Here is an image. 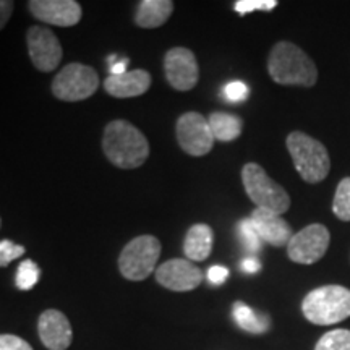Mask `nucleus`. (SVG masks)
Masks as SVG:
<instances>
[{
    "label": "nucleus",
    "mask_w": 350,
    "mask_h": 350,
    "mask_svg": "<svg viewBox=\"0 0 350 350\" xmlns=\"http://www.w3.org/2000/svg\"><path fill=\"white\" fill-rule=\"evenodd\" d=\"M0 350H33V347L15 334H0Z\"/></svg>",
    "instance_id": "nucleus-28"
},
{
    "label": "nucleus",
    "mask_w": 350,
    "mask_h": 350,
    "mask_svg": "<svg viewBox=\"0 0 350 350\" xmlns=\"http://www.w3.org/2000/svg\"><path fill=\"white\" fill-rule=\"evenodd\" d=\"M163 245L154 235H139L125 245L119 256V271L133 282L144 281L154 271Z\"/></svg>",
    "instance_id": "nucleus-6"
},
{
    "label": "nucleus",
    "mask_w": 350,
    "mask_h": 350,
    "mask_svg": "<svg viewBox=\"0 0 350 350\" xmlns=\"http://www.w3.org/2000/svg\"><path fill=\"white\" fill-rule=\"evenodd\" d=\"M278 7L275 0H237L234 3V10L240 13V15H247L252 12H271Z\"/></svg>",
    "instance_id": "nucleus-26"
},
{
    "label": "nucleus",
    "mask_w": 350,
    "mask_h": 350,
    "mask_svg": "<svg viewBox=\"0 0 350 350\" xmlns=\"http://www.w3.org/2000/svg\"><path fill=\"white\" fill-rule=\"evenodd\" d=\"M242 182L248 198L256 208L268 209L275 214L287 213L291 208V196L284 187L275 183L266 170L256 163H248L242 169Z\"/></svg>",
    "instance_id": "nucleus-5"
},
{
    "label": "nucleus",
    "mask_w": 350,
    "mask_h": 350,
    "mask_svg": "<svg viewBox=\"0 0 350 350\" xmlns=\"http://www.w3.org/2000/svg\"><path fill=\"white\" fill-rule=\"evenodd\" d=\"M250 219L262 242L273 247H284V245L287 247L291 239L294 237V230L286 219L268 209L255 208Z\"/></svg>",
    "instance_id": "nucleus-15"
},
{
    "label": "nucleus",
    "mask_w": 350,
    "mask_h": 350,
    "mask_svg": "<svg viewBox=\"0 0 350 350\" xmlns=\"http://www.w3.org/2000/svg\"><path fill=\"white\" fill-rule=\"evenodd\" d=\"M294 167L306 183H319L331 169L329 152L326 146L304 131H292L286 139Z\"/></svg>",
    "instance_id": "nucleus-4"
},
{
    "label": "nucleus",
    "mask_w": 350,
    "mask_h": 350,
    "mask_svg": "<svg viewBox=\"0 0 350 350\" xmlns=\"http://www.w3.org/2000/svg\"><path fill=\"white\" fill-rule=\"evenodd\" d=\"M332 213L344 222H350V177H345L336 188Z\"/></svg>",
    "instance_id": "nucleus-21"
},
{
    "label": "nucleus",
    "mask_w": 350,
    "mask_h": 350,
    "mask_svg": "<svg viewBox=\"0 0 350 350\" xmlns=\"http://www.w3.org/2000/svg\"><path fill=\"white\" fill-rule=\"evenodd\" d=\"M164 73L174 90L190 91L200 80L198 60L187 47H172L165 52Z\"/></svg>",
    "instance_id": "nucleus-11"
},
{
    "label": "nucleus",
    "mask_w": 350,
    "mask_h": 350,
    "mask_svg": "<svg viewBox=\"0 0 350 350\" xmlns=\"http://www.w3.org/2000/svg\"><path fill=\"white\" fill-rule=\"evenodd\" d=\"M229 274H230L229 269H227L226 266L214 265L208 271V279H209V282L214 284V286H221V284H224L227 281Z\"/></svg>",
    "instance_id": "nucleus-29"
},
{
    "label": "nucleus",
    "mask_w": 350,
    "mask_h": 350,
    "mask_svg": "<svg viewBox=\"0 0 350 350\" xmlns=\"http://www.w3.org/2000/svg\"><path fill=\"white\" fill-rule=\"evenodd\" d=\"M314 350H350V331L334 329L323 334Z\"/></svg>",
    "instance_id": "nucleus-23"
},
{
    "label": "nucleus",
    "mask_w": 350,
    "mask_h": 350,
    "mask_svg": "<svg viewBox=\"0 0 350 350\" xmlns=\"http://www.w3.org/2000/svg\"><path fill=\"white\" fill-rule=\"evenodd\" d=\"M156 281L174 292H190L203 282V271L190 260L174 258L156 269Z\"/></svg>",
    "instance_id": "nucleus-13"
},
{
    "label": "nucleus",
    "mask_w": 350,
    "mask_h": 350,
    "mask_svg": "<svg viewBox=\"0 0 350 350\" xmlns=\"http://www.w3.org/2000/svg\"><path fill=\"white\" fill-rule=\"evenodd\" d=\"M0 227H2V219H0Z\"/></svg>",
    "instance_id": "nucleus-33"
},
{
    "label": "nucleus",
    "mask_w": 350,
    "mask_h": 350,
    "mask_svg": "<svg viewBox=\"0 0 350 350\" xmlns=\"http://www.w3.org/2000/svg\"><path fill=\"white\" fill-rule=\"evenodd\" d=\"M301 313L317 326L338 325L350 317V291L342 286H323L308 292Z\"/></svg>",
    "instance_id": "nucleus-3"
},
{
    "label": "nucleus",
    "mask_w": 350,
    "mask_h": 350,
    "mask_svg": "<svg viewBox=\"0 0 350 350\" xmlns=\"http://www.w3.org/2000/svg\"><path fill=\"white\" fill-rule=\"evenodd\" d=\"M239 230H240V237H242L243 247L247 248V252L248 253L260 252L262 240L260 239V235H258V232L255 229V226H253L250 217L242 219V221H240Z\"/></svg>",
    "instance_id": "nucleus-24"
},
{
    "label": "nucleus",
    "mask_w": 350,
    "mask_h": 350,
    "mask_svg": "<svg viewBox=\"0 0 350 350\" xmlns=\"http://www.w3.org/2000/svg\"><path fill=\"white\" fill-rule=\"evenodd\" d=\"M13 10H15V2H12V0H0V31L10 21Z\"/></svg>",
    "instance_id": "nucleus-30"
},
{
    "label": "nucleus",
    "mask_w": 350,
    "mask_h": 350,
    "mask_svg": "<svg viewBox=\"0 0 350 350\" xmlns=\"http://www.w3.org/2000/svg\"><path fill=\"white\" fill-rule=\"evenodd\" d=\"M261 269V262L255 256H248L242 261V271L247 274H255Z\"/></svg>",
    "instance_id": "nucleus-31"
},
{
    "label": "nucleus",
    "mask_w": 350,
    "mask_h": 350,
    "mask_svg": "<svg viewBox=\"0 0 350 350\" xmlns=\"http://www.w3.org/2000/svg\"><path fill=\"white\" fill-rule=\"evenodd\" d=\"M224 96L230 103H240V100L247 99L248 86L242 81H232L227 83L224 88Z\"/></svg>",
    "instance_id": "nucleus-27"
},
{
    "label": "nucleus",
    "mask_w": 350,
    "mask_h": 350,
    "mask_svg": "<svg viewBox=\"0 0 350 350\" xmlns=\"http://www.w3.org/2000/svg\"><path fill=\"white\" fill-rule=\"evenodd\" d=\"M103 151L119 169H137L150 157V143L143 131L126 120H112L104 129Z\"/></svg>",
    "instance_id": "nucleus-1"
},
{
    "label": "nucleus",
    "mask_w": 350,
    "mask_h": 350,
    "mask_svg": "<svg viewBox=\"0 0 350 350\" xmlns=\"http://www.w3.org/2000/svg\"><path fill=\"white\" fill-rule=\"evenodd\" d=\"M175 135L180 148L187 154L201 157L211 152L214 139L209 122L200 112H185L178 117Z\"/></svg>",
    "instance_id": "nucleus-8"
},
{
    "label": "nucleus",
    "mask_w": 350,
    "mask_h": 350,
    "mask_svg": "<svg viewBox=\"0 0 350 350\" xmlns=\"http://www.w3.org/2000/svg\"><path fill=\"white\" fill-rule=\"evenodd\" d=\"M28 10L42 23L72 28L80 23L83 8L77 0H29Z\"/></svg>",
    "instance_id": "nucleus-12"
},
{
    "label": "nucleus",
    "mask_w": 350,
    "mask_h": 350,
    "mask_svg": "<svg viewBox=\"0 0 350 350\" xmlns=\"http://www.w3.org/2000/svg\"><path fill=\"white\" fill-rule=\"evenodd\" d=\"M38 334L41 342L49 350H67L73 339L68 318L55 308L41 313L38 319Z\"/></svg>",
    "instance_id": "nucleus-14"
},
{
    "label": "nucleus",
    "mask_w": 350,
    "mask_h": 350,
    "mask_svg": "<svg viewBox=\"0 0 350 350\" xmlns=\"http://www.w3.org/2000/svg\"><path fill=\"white\" fill-rule=\"evenodd\" d=\"M269 77L284 86L312 88L318 80L317 65L304 49L282 41L271 49L268 57Z\"/></svg>",
    "instance_id": "nucleus-2"
},
{
    "label": "nucleus",
    "mask_w": 350,
    "mask_h": 350,
    "mask_svg": "<svg viewBox=\"0 0 350 350\" xmlns=\"http://www.w3.org/2000/svg\"><path fill=\"white\" fill-rule=\"evenodd\" d=\"M26 46L31 64L39 72L49 73L59 68L62 62L64 49L59 38L49 28L31 26L26 33Z\"/></svg>",
    "instance_id": "nucleus-10"
},
{
    "label": "nucleus",
    "mask_w": 350,
    "mask_h": 350,
    "mask_svg": "<svg viewBox=\"0 0 350 350\" xmlns=\"http://www.w3.org/2000/svg\"><path fill=\"white\" fill-rule=\"evenodd\" d=\"M232 317H234V321L237 323L239 327H242L247 332H252V334H262L271 327V319L268 314L256 312L243 301H235L232 305Z\"/></svg>",
    "instance_id": "nucleus-19"
},
{
    "label": "nucleus",
    "mask_w": 350,
    "mask_h": 350,
    "mask_svg": "<svg viewBox=\"0 0 350 350\" xmlns=\"http://www.w3.org/2000/svg\"><path fill=\"white\" fill-rule=\"evenodd\" d=\"M214 232L208 224H195L187 230L185 240H183V253L193 261L208 260L213 252Z\"/></svg>",
    "instance_id": "nucleus-17"
},
{
    "label": "nucleus",
    "mask_w": 350,
    "mask_h": 350,
    "mask_svg": "<svg viewBox=\"0 0 350 350\" xmlns=\"http://www.w3.org/2000/svg\"><path fill=\"white\" fill-rule=\"evenodd\" d=\"M25 252L26 248L23 245L15 243L13 240L8 239L0 240V268H5L12 261H15L16 258L25 255Z\"/></svg>",
    "instance_id": "nucleus-25"
},
{
    "label": "nucleus",
    "mask_w": 350,
    "mask_h": 350,
    "mask_svg": "<svg viewBox=\"0 0 350 350\" xmlns=\"http://www.w3.org/2000/svg\"><path fill=\"white\" fill-rule=\"evenodd\" d=\"M39 275H41V269L33 260H25L18 265V269H16V278L15 284L16 288L20 291L28 292L36 286L39 281Z\"/></svg>",
    "instance_id": "nucleus-22"
},
{
    "label": "nucleus",
    "mask_w": 350,
    "mask_h": 350,
    "mask_svg": "<svg viewBox=\"0 0 350 350\" xmlns=\"http://www.w3.org/2000/svg\"><path fill=\"white\" fill-rule=\"evenodd\" d=\"M99 88L98 72L90 65L72 62L60 70L52 80V94L65 103H78L91 98Z\"/></svg>",
    "instance_id": "nucleus-7"
},
{
    "label": "nucleus",
    "mask_w": 350,
    "mask_h": 350,
    "mask_svg": "<svg viewBox=\"0 0 350 350\" xmlns=\"http://www.w3.org/2000/svg\"><path fill=\"white\" fill-rule=\"evenodd\" d=\"M174 12L172 0H142L138 3L135 25L144 29L159 28L167 23Z\"/></svg>",
    "instance_id": "nucleus-18"
},
{
    "label": "nucleus",
    "mask_w": 350,
    "mask_h": 350,
    "mask_svg": "<svg viewBox=\"0 0 350 350\" xmlns=\"http://www.w3.org/2000/svg\"><path fill=\"white\" fill-rule=\"evenodd\" d=\"M151 88L150 72L143 68L131 70L124 75H109L104 80V90L107 94L117 99L137 98L146 93Z\"/></svg>",
    "instance_id": "nucleus-16"
},
{
    "label": "nucleus",
    "mask_w": 350,
    "mask_h": 350,
    "mask_svg": "<svg viewBox=\"0 0 350 350\" xmlns=\"http://www.w3.org/2000/svg\"><path fill=\"white\" fill-rule=\"evenodd\" d=\"M329 230L323 224H310L294 234L287 245V256L299 265H313L329 248Z\"/></svg>",
    "instance_id": "nucleus-9"
},
{
    "label": "nucleus",
    "mask_w": 350,
    "mask_h": 350,
    "mask_svg": "<svg viewBox=\"0 0 350 350\" xmlns=\"http://www.w3.org/2000/svg\"><path fill=\"white\" fill-rule=\"evenodd\" d=\"M213 137L217 142H234L243 131V122L239 116L229 112H213L208 117Z\"/></svg>",
    "instance_id": "nucleus-20"
},
{
    "label": "nucleus",
    "mask_w": 350,
    "mask_h": 350,
    "mask_svg": "<svg viewBox=\"0 0 350 350\" xmlns=\"http://www.w3.org/2000/svg\"><path fill=\"white\" fill-rule=\"evenodd\" d=\"M129 62L130 60L126 59H122L119 60V62H113L111 65V75H124V73H126V67H129Z\"/></svg>",
    "instance_id": "nucleus-32"
}]
</instances>
